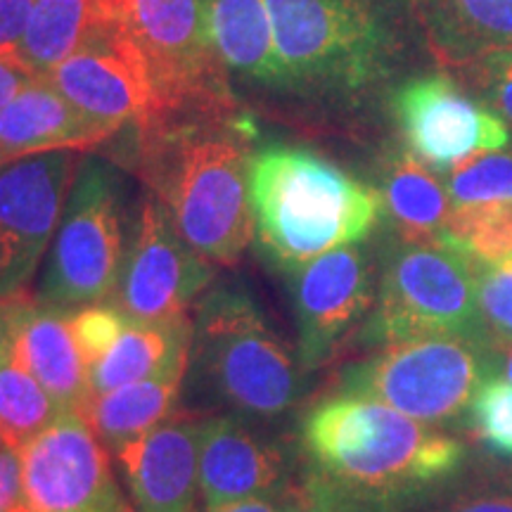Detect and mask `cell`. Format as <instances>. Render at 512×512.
Wrapping results in <instances>:
<instances>
[{"mask_svg": "<svg viewBox=\"0 0 512 512\" xmlns=\"http://www.w3.org/2000/svg\"><path fill=\"white\" fill-rule=\"evenodd\" d=\"M287 98L356 112L411 69L422 48L415 0H266Z\"/></svg>", "mask_w": 512, "mask_h": 512, "instance_id": "obj_1", "label": "cell"}, {"mask_svg": "<svg viewBox=\"0 0 512 512\" xmlns=\"http://www.w3.org/2000/svg\"><path fill=\"white\" fill-rule=\"evenodd\" d=\"M304 475L373 512H408L456 479L467 446L380 401L332 394L302 420Z\"/></svg>", "mask_w": 512, "mask_h": 512, "instance_id": "obj_2", "label": "cell"}, {"mask_svg": "<svg viewBox=\"0 0 512 512\" xmlns=\"http://www.w3.org/2000/svg\"><path fill=\"white\" fill-rule=\"evenodd\" d=\"M249 150L238 112L136 126V169L181 238L209 264H235L254 240Z\"/></svg>", "mask_w": 512, "mask_h": 512, "instance_id": "obj_3", "label": "cell"}, {"mask_svg": "<svg viewBox=\"0 0 512 512\" xmlns=\"http://www.w3.org/2000/svg\"><path fill=\"white\" fill-rule=\"evenodd\" d=\"M254 240L287 273L356 245L382 221L380 197L342 166L309 147L268 145L249 164Z\"/></svg>", "mask_w": 512, "mask_h": 512, "instance_id": "obj_4", "label": "cell"}, {"mask_svg": "<svg viewBox=\"0 0 512 512\" xmlns=\"http://www.w3.org/2000/svg\"><path fill=\"white\" fill-rule=\"evenodd\" d=\"M304 375L299 356L238 280L197 299L188 380L204 406L254 425L278 420L302 399Z\"/></svg>", "mask_w": 512, "mask_h": 512, "instance_id": "obj_5", "label": "cell"}, {"mask_svg": "<svg viewBox=\"0 0 512 512\" xmlns=\"http://www.w3.org/2000/svg\"><path fill=\"white\" fill-rule=\"evenodd\" d=\"M95 12L102 34L150 81L155 114L147 121L238 112L216 48L211 0H95Z\"/></svg>", "mask_w": 512, "mask_h": 512, "instance_id": "obj_6", "label": "cell"}, {"mask_svg": "<svg viewBox=\"0 0 512 512\" xmlns=\"http://www.w3.org/2000/svg\"><path fill=\"white\" fill-rule=\"evenodd\" d=\"M422 337L491 342L470 254L448 242L392 240L384 249L373 311L358 332L368 349Z\"/></svg>", "mask_w": 512, "mask_h": 512, "instance_id": "obj_7", "label": "cell"}, {"mask_svg": "<svg viewBox=\"0 0 512 512\" xmlns=\"http://www.w3.org/2000/svg\"><path fill=\"white\" fill-rule=\"evenodd\" d=\"M501 375V351L467 337H422L373 349L339 373L337 394L380 401L432 427L467 418L484 382Z\"/></svg>", "mask_w": 512, "mask_h": 512, "instance_id": "obj_8", "label": "cell"}, {"mask_svg": "<svg viewBox=\"0 0 512 512\" xmlns=\"http://www.w3.org/2000/svg\"><path fill=\"white\" fill-rule=\"evenodd\" d=\"M126 242L124 176L102 157L79 159L36 299L60 309L110 302Z\"/></svg>", "mask_w": 512, "mask_h": 512, "instance_id": "obj_9", "label": "cell"}, {"mask_svg": "<svg viewBox=\"0 0 512 512\" xmlns=\"http://www.w3.org/2000/svg\"><path fill=\"white\" fill-rule=\"evenodd\" d=\"M211 278L214 268L181 238L164 204L155 195L145 197L110 304L136 323H166L188 316Z\"/></svg>", "mask_w": 512, "mask_h": 512, "instance_id": "obj_10", "label": "cell"}, {"mask_svg": "<svg viewBox=\"0 0 512 512\" xmlns=\"http://www.w3.org/2000/svg\"><path fill=\"white\" fill-rule=\"evenodd\" d=\"M392 93L406 150L441 176L479 152L512 143L510 126L451 76H411Z\"/></svg>", "mask_w": 512, "mask_h": 512, "instance_id": "obj_11", "label": "cell"}, {"mask_svg": "<svg viewBox=\"0 0 512 512\" xmlns=\"http://www.w3.org/2000/svg\"><path fill=\"white\" fill-rule=\"evenodd\" d=\"M24 503L34 512H136L114 475L107 446L67 411L19 451Z\"/></svg>", "mask_w": 512, "mask_h": 512, "instance_id": "obj_12", "label": "cell"}, {"mask_svg": "<svg viewBox=\"0 0 512 512\" xmlns=\"http://www.w3.org/2000/svg\"><path fill=\"white\" fill-rule=\"evenodd\" d=\"M79 157L43 152L0 166V302L36 273L60 226Z\"/></svg>", "mask_w": 512, "mask_h": 512, "instance_id": "obj_13", "label": "cell"}, {"mask_svg": "<svg viewBox=\"0 0 512 512\" xmlns=\"http://www.w3.org/2000/svg\"><path fill=\"white\" fill-rule=\"evenodd\" d=\"M292 275L297 356L306 373L332 361L373 311L377 285L370 252L361 242L318 256Z\"/></svg>", "mask_w": 512, "mask_h": 512, "instance_id": "obj_14", "label": "cell"}, {"mask_svg": "<svg viewBox=\"0 0 512 512\" xmlns=\"http://www.w3.org/2000/svg\"><path fill=\"white\" fill-rule=\"evenodd\" d=\"M202 420L174 413L114 451L136 512H195L200 496Z\"/></svg>", "mask_w": 512, "mask_h": 512, "instance_id": "obj_15", "label": "cell"}, {"mask_svg": "<svg viewBox=\"0 0 512 512\" xmlns=\"http://www.w3.org/2000/svg\"><path fill=\"white\" fill-rule=\"evenodd\" d=\"M292 460L283 444L235 415H211L200 427V496L204 510L290 489Z\"/></svg>", "mask_w": 512, "mask_h": 512, "instance_id": "obj_16", "label": "cell"}, {"mask_svg": "<svg viewBox=\"0 0 512 512\" xmlns=\"http://www.w3.org/2000/svg\"><path fill=\"white\" fill-rule=\"evenodd\" d=\"M46 81L76 110L117 131L145 124L155 114V95L143 67L102 31L93 43L57 64Z\"/></svg>", "mask_w": 512, "mask_h": 512, "instance_id": "obj_17", "label": "cell"}, {"mask_svg": "<svg viewBox=\"0 0 512 512\" xmlns=\"http://www.w3.org/2000/svg\"><path fill=\"white\" fill-rule=\"evenodd\" d=\"M10 361L34 375L69 411L91 399V373L72 330V311L31 302L27 292L8 299Z\"/></svg>", "mask_w": 512, "mask_h": 512, "instance_id": "obj_18", "label": "cell"}, {"mask_svg": "<svg viewBox=\"0 0 512 512\" xmlns=\"http://www.w3.org/2000/svg\"><path fill=\"white\" fill-rule=\"evenodd\" d=\"M114 133L41 79L0 110V166L43 152L88 150Z\"/></svg>", "mask_w": 512, "mask_h": 512, "instance_id": "obj_19", "label": "cell"}, {"mask_svg": "<svg viewBox=\"0 0 512 512\" xmlns=\"http://www.w3.org/2000/svg\"><path fill=\"white\" fill-rule=\"evenodd\" d=\"M432 53L463 69L512 53V0H415Z\"/></svg>", "mask_w": 512, "mask_h": 512, "instance_id": "obj_20", "label": "cell"}, {"mask_svg": "<svg viewBox=\"0 0 512 512\" xmlns=\"http://www.w3.org/2000/svg\"><path fill=\"white\" fill-rule=\"evenodd\" d=\"M211 22L228 76L254 93L287 98V76L266 0H211Z\"/></svg>", "mask_w": 512, "mask_h": 512, "instance_id": "obj_21", "label": "cell"}, {"mask_svg": "<svg viewBox=\"0 0 512 512\" xmlns=\"http://www.w3.org/2000/svg\"><path fill=\"white\" fill-rule=\"evenodd\" d=\"M375 190L382 219L396 240L444 242L453 216L451 197L441 174L422 164L411 150L389 152Z\"/></svg>", "mask_w": 512, "mask_h": 512, "instance_id": "obj_22", "label": "cell"}, {"mask_svg": "<svg viewBox=\"0 0 512 512\" xmlns=\"http://www.w3.org/2000/svg\"><path fill=\"white\" fill-rule=\"evenodd\" d=\"M188 368L166 370L112 392L93 394L76 413L112 453L119 451L128 441L143 437L176 413Z\"/></svg>", "mask_w": 512, "mask_h": 512, "instance_id": "obj_23", "label": "cell"}, {"mask_svg": "<svg viewBox=\"0 0 512 512\" xmlns=\"http://www.w3.org/2000/svg\"><path fill=\"white\" fill-rule=\"evenodd\" d=\"M190 349L192 320L188 316L166 323L128 320L114 347L91 368V396L190 366Z\"/></svg>", "mask_w": 512, "mask_h": 512, "instance_id": "obj_24", "label": "cell"}, {"mask_svg": "<svg viewBox=\"0 0 512 512\" xmlns=\"http://www.w3.org/2000/svg\"><path fill=\"white\" fill-rule=\"evenodd\" d=\"M100 34L95 0H34L17 62L41 79Z\"/></svg>", "mask_w": 512, "mask_h": 512, "instance_id": "obj_25", "label": "cell"}, {"mask_svg": "<svg viewBox=\"0 0 512 512\" xmlns=\"http://www.w3.org/2000/svg\"><path fill=\"white\" fill-rule=\"evenodd\" d=\"M53 394L10 358L0 366V439L22 451L67 413Z\"/></svg>", "mask_w": 512, "mask_h": 512, "instance_id": "obj_26", "label": "cell"}, {"mask_svg": "<svg viewBox=\"0 0 512 512\" xmlns=\"http://www.w3.org/2000/svg\"><path fill=\"white\" fill-rule=\"evenodd\" d=\"M444 178L453 209H479L512 202V143L479 152Z\"/></svg>", "mask_w": 512, "mask_h": 512, "instance_id": "obj_27", "label": "cell"}, {"mask_svg": "<svg viewBox=\"0 0 512 512\" xmlns=\"http://www.w3.org/2000/svg\"><path fill=\"white\" fill-rule=\"evenodd\" d=\"M448 245H456L475 259H512V202L479 209H453Z\"/></svg>", "mask_w": 512, "mask_h": 512, "instance_id": "obj_28", "label": "cell"}, {"mask_svg": "<svg viewBox=\"0 0 512 512\" xmlns=\"http://www.w3.org/2000/svg\"><path fill=\"white\" fill-rule=\"evenodd\" d=\"M472 259L475 271L479 309H482L486 332H489L494 347H512V259L484 261Z\"/></svg>", "mask_w": 512, "mask_h": 512, "instance_id": "obj_29", "label": "cell"}, {"mask_svg": "<svg viewBox=\"0 0 512 512\" xmlns=\"http://www.w3.org/2000/svg\"><path fill=\"white\" fill-rule=\"evenodd\" d=\"M472 432L489 453L498 458H512V382L503 375L482 384L470 411Z\"/></svg>", "mask_w": 512, "mask_h": 512, "instance_id": "obj_30", "label": "cell"}, {"mask_svg": "<svg viewBox=\"0 0 512 512\" xmlns=\"http://www.w3.org/2000/svg\"><path fill=\"white\" fill-rule=\"evenodd\" d=\"M128 318L110 302L81 306L72 313V330L88 373L121 337Z\"/></svg>", "mask_w": 512, "mask_h": 512, "instance_id": "obj_31", "label": "cell"}, {"mask_svg": "<svg viewBox=\"0 0 512 512\" xmlns=\"http://www.w3.org/2000/svg\"><path fill=\"white\" fill-rule=\"evenodd\" d=\"M477 98L512 128V53L489 55L463 67Z\"/></svg>", "mask_w": 512, "mask_h": 512, "instance_id": "obj_32", "label": "cell"}, {"mask_svg": "<svg viewBox=\"0 0 512 512\" xmlns=\"http://www.w3.org/2000/svg\"><path fill=\"white\" fill-rule=\"evenodd\" d=\"M290 512H373L366 505L351 501L328 484L318 482L309 475H302L294 489V501Z\"/></svg>", "mask_w": 512, "mask_h": 512, "instance_id": "obj_33", "label": "cell"}, {"mask_svg": "<svg viewBox=\"0 0 512 512\" xmlns=\"http://www.w3.org/2000/svg\"><path fill=\"white\" fill-rule=\"evenodd\" d=\"M34 0H0V60H17Z\"/></svg>", "mask_w": 512, "mask_h": 512, "instance_id": "obj_34", "label": "cell"}, {"mask_svg": "<svg viewBox=\"0 0 512 512\" xmlns=\"http://www.w3.org/2000/svg\"><path fill=\"white\" fill-rule=\"evenodd\" d=\"M437 512H512V489L505 486H477L451 498Z\"/></svg>", "mask_w": 512, "mask_h": 512, "instance_id": "obj_35", "label": "cell"}, {"mask_svg": "<svg viewBox=\"0 0 512 512\" xmlns=\"http://www.w3.org/2000/svg\"><path fill=\"white\" fill-rule=\"evenodd\" d=\"M24 503L22 456L10 446L0 448V512H8Z\"/></svg>", "mask_w": 512, "mask_h": 512, "instance_id": "obj_36", "label": "cell"}, {"mask_svg": "<svg viewBox=\"0 0 512 512\" xmlns=\"http://www.w3.org/2000/svg\"><path fill=\"white\" fill-rule=\"evenodd\" d=\"M294 489H297V482H294L290 489L273 491V494L264 496L242 498V501L219 505V508H209L204 512H290L294 501Z\"/></svg>", "mask_w": 512, "mask_h": 512, "instance_id": "obj_37", "label": "cell"}, {"mask_svg": "<svg viewBox=\"0 0 512 512\" xmlns=\"http://www.w3.org/2000/svg\"><path fill=\"white\" fill-rule=\"evenodd\" d=\"M41 81V76L29 72L17 60H0V110L8 107L19 93L27 91L31 83Z\"/></svg>", "mask_w": 512, "mask_h": 512, "instance_id": "obj_38", "label": "cell"}, {"mask_svg": "<svg viewBox=\"0 0 512 512\" xmlns=\"http://www.w3.org/2000/svg\"><path fill=\"white\" fill-rule=\"evenodd\" d=\"M10 358V339H8V299L0 302V366Z\"/></svg>", "mask_w": 512, "mask_h": 512, "instance_id": "obj_39", "label": "cell"}, {"mask_svg": "<svg viewBox=\"0 0 512 512\" xmlns=\"http://www.w3.org/2000/svg\"><path fill=\"white\" fill-rule=\"evenodd\" d=\"M501 375L512 382V347L501 349Z\"/></svg>", "mask_w": 512, "mask_h": 512, "instance_id": "obj_40", "label": "cell"}, {"mask_svg": "<svg viewBox=\"0 0 512 512\" xmlns=\"http://www.w3.org/2000/svg\"><path fill=\"white\" fill-rule=\"evenodd\" d=\"M8 512H34V510H31L27 503H19V505H15V508L8 510Z\"/></svg>", "mask_w": 512, "mask_h": 512, "instance_id": "obj_41", "label": "cell"}, {"mask_svg": "<svg viewBox=\"0 0 512 512\" xmlns=\"http://www.w3.org/2000/svg\"><path fill=\"white\" fill-rule=\"evenodd\" d=\"M3 446H5V444H3V439H0V448H3Z\"/></svg>", "mask_w": 512, "mask_h": 512, "instance_id": "obj_42", "label": "cell"}]
</instances>
